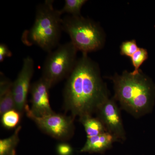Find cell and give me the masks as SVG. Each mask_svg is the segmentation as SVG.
Segmentation results:
<instances>
[{
    "label": "cell",
    "instance_id": "19",
    "mask_svg": "<svg viewBox=\"0 0 155 155\" xmlns=\"http://www.w3.org/2000/svg\"><path fill=\"white\" fill-rule=\"evenodd\" d=\"M12 53L7 45L4 43L0 44V62H2L5 58L11 57Z\"/></svg>",
    "mask_w": 155,
    "mask_h": 155
},
{
    "label": "cell",
    "instance_id": "16",
    "mask_svg": "<svg viewBox=\"0 0 155 155\" xmlns=\"http://www.w3.org/2000/svg\"><path fill=\"white\" fill-rule=\"evenodd\" d=\"M148 58V53L147 50L143 48H139L138 50L131 57V61L134 70L132 72L134 74L138 73L140 71L139 68Z\"/></svg>",
    "mask_w": 155,
    "mask_h": 155
},
{
    "label": "cell",
    "instance_id": "17",
    "mask_svg": "<svg viewBox=\"0 0 155 155\" xmlns=\"http://www.w3.org/2000/svg\"><path fill=\"white\" fill-rule=\"evenodd\" d=\"M139 48L134 40L127 41L122 43L120 46V53L123 56L131 58L134 54L138 50Z\"/></svg>",
    "mask_w": 155,
    "mask_h": 155
},
{
    "label": "cell",
    "instance_id": "12",
    "mask_svg": "<svg viewBox=\"0 0 155 155\" xmlns=\"http://www.w3.org/2000/svg\"><path fill=\"white\" fill-rule=\"evenodd\" d=\"M79 121L83 125L87 138L93 137L107 132L102 122L97 118L91 115H87L79 118Z\"/></svg>",
    "mask_w": 155,
    "mask_h": 155
},
{
    "label": "cell",
    "instance_id": "13",
    "mask_svg": "<svg viewBox=\"0 0 155 155\" xmlns=\"http://www.w3.org/2000/svg\"><path fill=\"white\" fill-rule=\"evenodd\" d=\"M21 128V126H18L11 136L0 140V155L13 153L14 148L19 143V133Z\"/></svg>",
    "mask_w": 155,
    "mask_h": 155
},
{
    "label": "cell",
    "instance_id": "14",
    "mask_svg": "<svg viewBox=\"0 0 155 155\" xmlns=\"http://www.w3.org/2000/svg\"><path fill=\"white\" fill-rule=\"evenodd\" d=\"M22 115V114L15 109L7 111L2 116L3 126L7 129L16 127L20 122Z\"/></svg>",
    "mask_w": 155,
    "mask_h": 155
},
{
    "label": "cell",
    "instance_id": "5",
    "mask_svg": "<svg viewBox=\"0 0 155 155\" xmlns=\"http://www.w3.org/2000/svg\"><path fill=\"white\" fill-rule=\"evenodd\" d=\"M78 50L71 41L59 45L48 54L45 61L41 77L52 87L69 77L75 67Z\"/></svg>",
    "mask_w": 155,
    "mask_h": 155
},
{
    "label": "cell",
    "instance_id": "8",
    "mask_svg": "<svg viewBox=\"0 0 155 155\" xmlns=\"http://www.w3.org/2000/svg\"><path fill=\"white\" fill-rule=\"evenodd\" d=\"M97 117L102 122L107 132L117 141L126 140V133L120 110L115 100L108 98L100 106L96 112Z\"/></svg>",
    "mask_w": 155,
    "mask_h": 155
},
{
    "label": "cell",
    "instance_id": "2",
    "mask_svg": "<svg viewBox=\"0 0 155 155\" xmlns=\"http://www.w3.org/2000/svg\"><path fill=\"white\" fill-rule=\"evenodd\" d=\"M115 100L121 107L134 117L150 112L155 98V88L149 78L140 71L134 74L125 71L113 78Z\"/></svg>",
    "mask_w": 155,
    "mask_h": 155
},
{
    "label": "cell",
    "instance_id": "9",
    "mask_svg": "<svg viewBox=\"0 0 155 155\" xmlns=\"http://www.w3.org/2000/svg\"><path fill=\"white\" fill-rule=\"evenodd\" d=\"M51 87L49 84L42 77L31 84V106L30 110L35 116L42 117L54 113L50 104L49 91Z\"/></svg>",
    "mask_w": 155,
    "mask_h": 155
},
{
    "label": "cell",
    "instance_id": "15",
    "mask_svg": "<svg viewBox=\"0 0 155 155\" xmlns=\"http://www.w3.org/2000/svg\"><path fill=\"white\" fill-rule=\"evenodd\" d=\"M86 0H65L63 8L60 10L61 14L67 13L72 16H80L81 10Z\"/></svg>",
    "mask_w": 155,
    "mask_h": 155
},
{
    "label": "cell",
    "instance_id": "7",
    "mask_svg": "<svg viewBox=\"0 0 155 155\" xmlns=\"http://www.w3.org/2000/svg\"><path fill=\"white\" fill-rule=\"evenodd\" d=\"M35 64L30 57L24 58L21 70L13 82L12 91L15 102V110L22 114L27 105V97L30 91L31 81L34 72Z\"/></svg>",
    "mask_w": 155,
    "mask_h": 155
},
{
    "label": "cell",
    "instance_id": "6",
    "mask_svg": "<svg viewBox=\"0 0 155 155\" xmlns=\"http://www.w3.org/2000/svg\"><path fill=\"white\" fill-rule=\"evenodd\" d=\"M25 112L28 118L35 122L41 130L54 138L66 141L74 134L75 119L72 116L54 113L47 116L38 117L31 113L28 105Z\"/></svg>",
    "mask_w": 155,
    "mask_h": 155
},
{
    "label": "cell",
    "instance_id": "4",
    "mask_svg": "<svg viewBox=\"0 0 155 155\" xmlns=\"http://www.w3.org/2000/svg\"><path fill=\"white\" fill-rule=\"evenodd\" d=\"M63 30L69 35L78 51L82 54L95 51L103 46L104 37L95 22L82 16H69L63 19Z\"/></svg>",
    "mask_w": 155,
    "mask_h": 155
},
{
    "label": "cell",
    "instance_id": "3",
    "mask_svg": "<svg viewBox=\"0 0 155 155\" xmlns=\"http://www.w3.org/2000/svg\"><path fill=\"white\" fill-rule=\"evenodd\" d=\"M54 2L46 0L37 7L33 25L22 33L21 40L25 45H36L48 53L59 45L63 19Z\"/></svg>",
    "mask_w": 155,
    "mask_h": 155
},
{
    "label": "cell",
    "instance_id": "18",
    "mask_svg": "<svg viewBox=\"0 0 155 155\" xmlns=\"http://www.w3.org/2000/svg\"><path fill=\"white\" fill-rule=\"evenodd\" d=\"M57 152L60 155H71L72 152V149L70 145L63 143L58 145Z\"/></svg>",
    "mask_w": 155,
    "mask_h": 155
},
{
    "label": "cell",
    "instance_id": "1",
    "mask_svg": "<svg viewBox=\"0 0 155 155\" xmlns=\"http://www.w3.org/2000/svg\"><path fill=\"white\" fill-rule=\"evenodd\" d=\"M67 78L64 91V107L74 119L92 116L109 98L99 68L87 54H82Z\"/></svg>",
    "mask_w": 155,
    "mask_h": 155
},
{
    "label": "cell",
    "instance_id": "10",
    "mask_svg": "<svg viewBox=\"0 0 155 155\" xmlns=\"http://www.w3.org/2000/svg\"><path fill=\"white\" fill-rule=\"evenodd\" d=\"M116 139L109 132L87 138L85 144L81 150V152L101 153L105 151L112 147Z\"/></svg>",
    "mask_w": 155,
    "mask_h": 155
},
{
    "label": "cell",
    "instance_id": "11",
    "mask_svg": "<svg viewBox=\"0 0 155 155\" xmlns=\"http://www.w3.org/2000/svg\"><path fill=\"white\" fill-rule=\"evenodd\" d=\"M13 82L1 72L0 81V114L15 109L14 95L12 91Z\"/></svg>",
    "mask_w": 155,
    "mask_h": 155
}]
</instances>
